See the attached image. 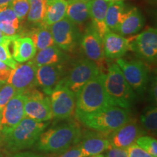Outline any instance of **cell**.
I'll use <instances>...</instances> for the list:
<instances>
[{
    "instance_id": "1",
    "label": "cell",
    "mask_w": 157,
    "mask_h": 157,
    "mask_svg": "<svg viewBox=\"0 0 157 157\" xmlns=\"http://www.w3.org/2000/svg\"><path fill=\"white\" fill-rule=\"evenodd\" d=\"M81 129L73 122L64 123L44 131L36 141V148L50 154L63 153L81 139Z\"/></svg>"
},
{
    "instance_id": "2",
    "label": "cell",
    "mask_w": 157,
    "mask_h": 157,
    "mask_svg": "<svg viewBox=\"0 0 157 157\" xmlns=\"http://www.w3.org/2000/svg\"><path fill=\"white\" fill-rule=\"evenodd\" d=\"M105 74L100 73L75 94V113L77 119L111 105L105 90Z\"/></svg>"
},
{
    "instance_id": "3",
    "label": "cell",
    "mask_w": 157,
    "mask_h": 157,
    "mask_svg": "<svg viewBox=\"0 0 157 157\" xmlns=\"http://www.w3.org/2000/svg\"><path fill=\"white\" fill-rule=\"evenodd\" d=\"M49 123L25 117L16 126L1 130L6 148L17 151L30 148L36 142Z\"/></svg>"
},
{
    "instance_id": "4",
    "label": "cell",
    "mask_w": 157,
    "mask_h": 157,
    "mask_svg": "<svg viewBox=\"0 0 157 157\" xmlns=\"http://www.w3.org/2000/svg\"><path fill=\"white\" fill-rule=\"evenodd\" d=\"M104 85L110 105L127 109L132 105L136 93L125 79L117 63L109 66Z\"/></svg>"
},
{
    "instance_id": "5",
    "label": "cell",
    "mask_w": 157,
    "mask_h": 157,
    "mask_svg": "<svg viewBox=\"0 0 157 157\" xmlns=\"http://www.w3.org/2000/svg\"><path fill=\"white\" fill-rule=\"evenodd\" d=\"M84 125L105 134H109L130 119L127 109L109 105L91 114L78 118Z\"/></svg>"
},
{
    "instance_id": "6",
    "label": "cell",
    "mask_w": 157,
    "mask_h": 157,
    "mask_svg": "<svg viewBox=\"0 0 157 157\" xmlns=\"http://www.w3.org/2000/svg\"><path fill=\"white\" fill-rule=\"evenodd\" d=\"M100 73L99 67L95 62L88 58L81 59L74 63L58 84L68 88L76 94L84 84Z\"/></svg>"
},
{
    "instance_id": "7",
    "label": "cell",
    "mask_w": 157,
    "mask_h": 157,
    "mask_svg": "<svg viewBox=\"0 0 157 157\" xmlns=\"http://www.w3.org/2000/svg\"><path fill=\"white\" fill-rule=\"evenodd\" d=\"M117 64L122 71L125 79L135 93L143 94L148 84V68L140 60H128L117 59Z\"/></svg>"
},
{
    "instance_id": "8",
    "label": "cell",
    "mask_w": 157,
    "mask_h": 157,
    "mask_svg": "<svg viewBox=\"0 0 157 157\" xmlns=\"http://www.w3.org/2000/svg\"><path fill=\"white\" fill-rule=\"evenodd\" d=\"M24 111L25 117L38 121H48L53 118L50 100L48 96L36 89L25 93Z\"/></svg>"
},
{
    "instance_id": "9",
    "label": "cell",
    "mask_w": 157,
    "mask_h": 157,
    "mask_svg": "<svg viewBox=\"0 0 157 157\" xmlns=\"http://www.w3.org/2000/svg\"><path fill=\"white\" fill-rule=\"evenodd\" d=\"M50 95L53 117L64 119L73 114L76 105V95L71 90L58 84Z\"/></svg>"
},
{
    "instance_id": "10",
    "label": "cell",
    "mask_w": 157,
    "mask_h": 157,
    "mask_svg": "<svg viewBox=\"0 0 157 157\" xmlns=\"http://www.w3.org/2000/svg\"><path fill=\"white\" fill-rule=\"evenodd\" d=\"M55 45L63 50L71 51L75 48L79 38L77 25L65 17L50 26Z\"/></svg>"
},
{
    "instance_id": "11",
    "label": "cell",
    "mask_w": 157,
    "mask_h": 157,
    "mask_svg": "<svg viewBox=\"0 0 157 157\" xmlns=\"http://www.w3.org/2000/svg\"><path fill=\"white\" fill-rule=\"evenodd\" d=\"M37 68L32 60L24 64H17L16 67L12 69L7 82L11 84L19 93L25 94L34 89L37 85Z\"/></svg>"
},
{
    "instance_id": "12",
    "label": "cell",
    "mask_w": 157,
    "mask_h": 157,
    "mask_svg": "<svg viewBox=\"0 0 157 157\" xmlns=\"http://www.w3.org/2000/svg\"><path fill=\"white\" fill-rule=\"evenodd\" d=\"M130 50L146 61L154 63L157 57V31L154 28H148L129 39Z\"/></svg>"
},
{
    "instance_id": "13",
    "label": "cell",
    "mask_w": 157,
    "mask_h": 157,
    "mask_svg": "<svg viewBox=\"0 0 157 157\" xmlns=\"http://www.w3.org/2000/svg\"><path fill=\"white\" fill-rule=\"evenodd\" d=\"M144 132L136 121L130 119L120 127L109 133L108 138L111 146L127 148L136 142L137 139Z\"/></svg>"
},
{
    "instance_id": "14",
    "label": "cell",
    "mask_w": 157,
    "mask_h": 157,
    "mask_svg": "<svg viewBox=\"0 0 157 157\" xmlns=\"http://www.w3.org/2000/svg\"><path fill=\"white\" fill-rule=\"evenodd\" d=\"M81 46L88 59L95 62L99 67L105 59L103 38L91 25L88 27L81 40Z\"/></svg>"
},
{
    "instance_id": "15",
    "label": "cell",
    "mask_w": 157,
    "mask_h": 157,
    "mask_svg": "<svg viewBox=\"0 0 157 157\" xmlns=\"http://www.w3.org/2000/svg\"><path fill=\"white\" fill-rule=\"evenodd\" d=\"M25 94L18 93L12 98L6 104L2 110V130L16 126L25 117Z\"/></svg>"
},
{
    "instance_id": "16",
    "label": "cell",
    "mask_w": 157,
    "mask_h": 157,
    "mask_svg": "<svg viewBox=\"0 0 157 157\" xmlns=\"http://www.w3.org/2000/svg\"><path fill=\"white\" fill-rule=\"evenodd\" d=\"M64 70L61 63L45 65L37 68V85L42 88L47 95H50L63 76Z\"/></svg>"
},
{
    "instance_id": "17",
    "label": "cell",
    "mask_w": 157,
    "mask_h": 157,
    "mask_svg": "<svg viewBox=\"0 0 157 157\" xmlns=\"http://www.w3.org/2000/svg\"><path fill=\"white\" fill-rule=\"evenodd\" d=\"M103 42L104 56L109 59L121 58L130 50L129 39L111 31L104 35Z\"/></svg>"
},
{
    "instance_id": "18",
    "label": "cell",
    "mask_w": 157,
    "mask_h": 157,
    "mask_svg": "<svg viewBox=\"0 0 157 157\" xmlns=\"http://www.w3.org/2000/svg\"><path fill=\"white\" fill-rule=\"evenodd\" d=\"M79 140L84 157L101 154L111 146L108 137L95 132H88Z\"/></svg>"
},
{
    "instance_id": "19",
    "label": "cell",
    "mask_w": 157,
    "mask_h": 157,
    "mask_svg": "<svg viewBox=\"0 0 157 157\" xmlns=\"http://www.w3.org/2000/svg\"><path fill=\"white\" fill-rule=\"evenodd\" d=\"M145 19L137 8H132L125 11L120 24L116 33L121 36H130L137 34L143 29Z\"/></svg>"
},
{
    "instance_id": "20",
    "label": "cell",
    "mask_w": 157,
    "mask_h": 157,
    "mask_svg": "<svg viewBox=\"0 0 157 157\" xmlns=\"http://www.w3.org/2000/svg\"><path fill=\"white\" fill-rule=\"evenodd\" d=\"M110 2L105 0H90L89 2V14L92 20V25L102 38L109 31L105 24V15Z\"/></svg>"
},
{
    "instance_id": "21",
    "label": "cell",
    "mask_w": 157,
    "mask_h": 157,
    "mask_svg": "<svg viewBox=\"0 0 157 157\" xmlns=\"http://www.w3.org/2000/svg\"><path fill=\"white\" fill-rule=\"evenodd\" d=\"M12 56L16 62L25 63L34 58L36 48L30 37L17 36L12 42Z\"/></svg>"
},
{
    "instance_id": "22",
    "label": "cell",
    "mask_w": 157,
    "mask_h": 157,
    "mask_svg": "<svg viewBox=\"0 0 157 157\" xmlns=\"http://www.w3.org/2000/svg\"><path fill=\"white\" fill-rule=\"evenodd\" d=\"M90 0H68L66 17L76 25L84 24L90 18Z\"/></svg>"
},
{
    "instance_id": "23",
    "label": "cell",
    "mask_w": 157,
    "mask_h": 157,
    "mask_svg": "<svg viewBox=\"0 0 157 157\" xmlns=\"http://www.w3.org/2000/svg\"><path fill=\"white\" fill-rule=\"evenodd\" d=\"M47 9L42 24L48 26L54 24L66 17L68 1L66 0H46Z\"/></svg>"
},
{
    "instance_id": "24",
    "label": "cell",
    "mask_w": 157,
    "mask_h": 157,
    "mask_svg": "<svg viewBox=\"0 0 157 157\" xmlns=\"http://www.w3.org/2000/svg\"><path fill=\"white\" fill-rule=\"evenodd\" d=\"M66 58V56L57 46H50L39 50L33 58L32 62L37 67L45 65L61 63Z\"/></svg>"
},
{
    "instance_id": "25",
    "label": "cell",
    "mask_w": 157,
    "mask_h": 157,
    "mask_svg": "<svg viewBox=\"0 0 157 157\" xmlns=\"http://www.w3.org/2000/svg\"><path fill=\"white\" fill-rule=\"evenodd\" d=\"M125 11V5L122 1L110 2L105 15V24L109 31L117 32Z\"/></svg>"
},
{
    "instance_id": "26",
    "label": "cell",
    "mask_w": 157,
    "mask_h": 157,
    "mask_svg": "<svg viewBox=\"0 0 157 157\" xmlns=\"http://www.w3.org/2000/svg\"><path fill=\"white\" fill-rule=\"evenodd\" d=\"M30 38L38 50L55 45L50 26L44 24H40L38 29L31 33Z\"/></svg>"
},
{
    "instance_id": "27",
    "label": "cell",
    "mask_w": 157,
    "mask_h": 157,
    "mask_svg": "<svg viewBox=\"0 0 157 157\" xmlns=\"http://www.w3.org/2000/svg\"><path fill=\"white\" fill-rule=\"evenodd\" d=\"M29 10L27 19L29 22L42 24L46 13V0H29Z\"/></svg>"
},
{
    "instance_id": "28",
    "label": "cell",
    "mask_w": 157,
    "mask_h": 157,
    "mask_svg": "<svg viewBox=\"0 0 157 157\" xmlns=\"http://www.w3.org/2000/svg\"><path fill=\"white\" fill-rule=\"evenodd\" d=\"M17 36H19V35L16 34L10 36L5 35L0 40V61L8 66L12 69L16 67L18 63L15 61L12 56L10 47L12 42Z\"/></svg>"
},
{
    "instance_id": "29",
    "label": "cell",
    "mask_w": 157,
    "mask_h": 157,
    "mask_svg": "<svg viewBox=\"0 0 157 157\" xmlns=\"http://www.w3.org/2000/svg\"><path fill=\"white\" fill-rule=\"evenodd\" d=\"M143 129L150 134H154L157 129V109L156 106L148 107L140 117Z\"/></svg>"
},
{
    "instance_id": "30",
    "label": "cell",
    "mask_w": 157,
    "mask_h": 157,
    "mask_svg": "<svg viewBox=\"0 0 157 157\" xmlns=\"http://www.w3.org/2000/svg\"><path fill=\"white\" fill-rule=\"evenodd\" d=\"M0 23L11 24L19 29L20 21L10 5L0 7Z\"/></svg>"
},
{
    "instance_id": "31",
    "label": "cell",
    "mask_w": 157,
    "mask_h": 157,
    "mask_svg": "<svg viewBox=\"0 0 157 157\" xmlns=\"http://www.w3.org/2000/svg\"><path fill=\"white\" fill-rule=\"evenodd\" d=\"M10 5L20 21H23L27 17L29 10V0H12Z\"/></svg>"
},
{
    "instance_id": "32",
    "label": "cell",
    "mask_w": 157,
    "mask_h": 157,
    "mask_svg": "<svg viewBox=\"0 0 157 157\" xmlns=\"http://www.w3.org/2000/svg\"><path fill=\"white\" fill-rule=\"evenodd\" d=\"M136 143L152 156L157 157V141L154 137L142 135L137 139Z\"/></svg>"
},
{
    "instance_id": "33",
    "label": "cell",
    "mask_w": 157,
    "mask_h": 157,
    "mask_svg": "<svg viewBox=\"0 0 157 157\" xmlns=\"http://www.w3.org/2000/svg\"><path fill=\"white\" fill-rule=\"evenodd\" d=\"M18 93V92L8 83L0 87V111L12 98Z\"/></svg>"
},
{
    "instance_id": "34",
    "label": "cell",
    "mask_w": 157,
    "mask_h": 157,
    "mask_svg": "<svg viewBox=\"0 0 157 157\" xmlns=\"http://www.w3.org/2000/svg\"><path fill=\"white\" fill-rule=\"evenodd\" d=\"M126 149L128 157H155L146 151L135 143L130 145Z\"/></svg>"
},
{
    "instance_id": "35",
    "label": "cell",
    "mask_w": 157,
    "mask_h": 157,
    "mask_svg": "<svg viewBox=\"0 0 157 157\" xmlns=\"http://www.w3.org/2000/svg\"><path fill=\"white\" fill-rule=\"evenodd\" d=\"M59 157H84V155L81 146L78 143L76 146H71L67 150L61 153V155Z\"/></svg>"
},
{
    "instance_id": "36",
    "label": "cell",
    "mask_w": 157,
    "mask_h": 157,
    "mask_svg": "<svg viewBox=\"0 0 157 157\" xmlns=\"http://www.w3.org/2000/svg\"><path fill=\"white\" fill-rule=\"evenodd\" d=\"M105 151V157H128L126 148L111 146Z\"/></svg>"
},
{
    "instance_id": "37",
    "label": "cell",
    "mask_w": 157,
    "mask_h": 157,
    "mask_svg": "<svg viewBox=\"0 0 157 157\" xmlns=\"http://www.w3.org/2000/svg\"><path fill=\"white\" fill-rule=\"evenodd\" d=\"M12 68L0 61V82L4 84L9 78Z\"/></svg>"
},
{
    "instance_id": "38",
    "label": "cell",
    "mask_w": 157,
    "mask_h": 157,
    "mask_svg": "<svg viewBox=\"0 0 157 157\" xmlns=\"http://www.w3.org/2000/svg\"><path fill=\"white\" fill-rule=\"evenodd\" d=\"M149 97L152 102L156 103V78H154L153 79L149 87Z\"/></svg>"
},
{
    "instance_id": "39",
    "label": "cell",
    "mask_w": 157,
    "mask_h": 157,
    "mask_svg": "<svg viewBox=\"0 0 157 157\" xmlns=\"http://www.w3.org/2000/svg\"><path fill=\"white\" fill-rule=\"evenodd\" d=\"M14 157H45L42 155H39L34 154V153L31 152H23V153H18L14 155Z\"/></svg>"
},
{
    "instance_id": "40",
    "label": "cell",
    "mask_w": 157,
    "mask_h": 157,
    "mask_svg": "<svg viewBox=\"0 0 157 157\" xmlns=\"http://www.w3.org/2000/svg\"><path fill=\"white\" fill-rule=\"evenodd\" d=\"M12 2V0H0V7H3V6L10 5Z\"/></svg>"
},
{
    "instance_id": "41",
    "label": "cell",
    "mask_w": 157,
    "mask_h": 157,
    "mask_svg": "<svg viewBox=\"0 0 157 157\" xmlns=\"http://www.w3.org/2000/svg\"><path fill=\"white\" fill-rule=\"evenodd\" d=\"M0 157H14V155H12L8 152H0Z\"/></svg>"
},
{
    "instance_id": "42",
    "label": "cell",
    "mask_w": 157,
    "mask_h": 157,
    "mask_svg": "<svg viewBox=\"0 0 157 157\" xmlns=\"http://www.w3.org/2000/svg\"><path fill=\"white\" fill-rule=\"evenodd\" d=\"M3 143V136H2V134L1 131H0V146L2 145Z\"/></svg>"
},
{
    "instance_id": "43",
    "label": "cell",
    "mask_w": 157,
    "mask_h": 157,
    "mask_svg": "<svg viewBox=\"0 0 157 157\" xmlns=\"http://www.w3.org/2000/svg\"><path fill=\"white\" fill-rule=\"evenodd\" d=\"M2 129V112L0 111V131Z\"/></svg>"
},
{
    "instance_id": "44",
    "label": "cell",
    "mask_w": 157,
    "mask_h": 157,
    "mask_svg": "<svg viewBox=\"0 0 157 157\" xmlns=\"http://www.w3.org/2000/svg\"><path fill=\"white\" fill-rule=\"evenodd\" d=\"M90 157H105L104 155H101V154H98V155H95V156H93Z\"/></svg>"
},
{
    "instance_id": "45",
    "label": "cell",
    "mask_w": 157,
    "mask_h": 157,
    "mask_svg": "<svg viewBox=\"0 0 157 157\" xmlns=\"http://www.w3.org/2000/svg\"><path fill=\"white\" fill-rule=\"evenodd\" d=\"M5 36V34H3L2 32V31H0V40H1L2 39V37Z\"/></svg>"
},
{
    "instance_id": "46",
    "label": "cell",
    "mask_w": 157,
    "mask_h": 157,
    "mask_svg": "<svg viewBox=\"0 0 157 157\" xmlns=\"http://www.w3.org/2000/svg\"><path fill=\"white\" fill-rule=\"evenodd\" d=\"M107 2H119V1H123V0H105Z\"/></svg>"
},
{
    "instance_id": "47",
    "label": "cell",
    "mask_w": 157,
    "mask_h": 157,
    "mask_svg": "<svg viewBox=\"0 0 157 157\" xmlns=\"http://www.w3.org/2000/svg\"><path fill=\"white\" fill-rule=\"evenodd\" d=\"M2 85V83H1V82H0V87H1Z\"/></svg>"
}]
</instances>
